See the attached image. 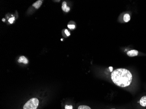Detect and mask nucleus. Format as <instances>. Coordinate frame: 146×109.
<instances>
[{"label": "nucleus", "mask_w": 146, "mask_h": 109, "mask_svg": "<svg viewBox=\"0 0 146 109\" xmlns=\"http://www.w3.org/2000/svg\"><path fill=\"white\" fill-rule=\"evenodd\" d=\"M111 79L116 85L126 87L131 84L133 76L128 70L125 68H118L112 72Z\"/></svg>", "instance_id": "1"}, {"label": "nucleus", "mask_w": 146, "mask_h": 109, "mask_svg": "<svg viewBox=\"0 0 146 109\" xmlns=\"http://www.w3.org/2000/svg\"><path fill=\"white\" fill-rule=\"evenodd\" d=\"M39 104V100L36 98H33L30 99L26 103L23 109H36Z\"/></svg>", "instance_id": "2"}, {"label": "nucleus", "mask_w": 146, "mask_h": 109, "mask_svg": "<svg viewBox=\"0 0 146 109\" xmlns=\"http://www.w3.org/2000/svg\"><path fill=\"white\" fill-rule=\"evenodd\" d=\"M127 55L129 57H134L138 55V52L136 50H132L127 52Z\"/></svg>", "instance_id": "3"}, {"label": "nucleus", "mask_w": 146, "mask_h": 109, "mask_svg": "<svg viewBox=\"0 0 146 109\" xmlns=\"http://www.w3.org/2000/svg\"><path fill=\"white\" fill-rule=\"evenodd\" d=\"M18 62L19 63H23L25 64L28 63V60L27 58L24 56H22L18 59Z\"/></svg>", "instance_id": "4"}, {"label": "nucleus", "mask_w": 146, "mask_h": 109, "mask_svg": "<svg viewBox=\"0 0 146 109\" xmlns=\"http://www.w3.org/2000/svg\"><path fill=\"white\" fill-rule=\"evenodd\" d=\"M62 9L64 12H68L70 10V8L67 6V3L66 1H63L62 3Z\"/></svg>", "instance_id": "5"}, {"label": "nucleus", "mask_w": 146, "mask_h": 109, "mask_svg": "<svg viewBox=\"0 0 146 109\" xmlns=\"http://www.w3.org/2000/svg\"><path fill=\"white\" fill-rule=\"evenodd\" d=\"M42 2H43V0H39L36 1L34 4H33V7H34L36 9H38L40 7L41 5H42Z\"/></svg>", "instance_id": "6"}, {"label": "nucleus", "mask_w": 146, "mask_h": 109, "mask_svg": "<svg viewBox=\"0 0 146 109\" xmlns=\"http://www.w3.org/2000/svg\"><path fill=\"white\" fill-rule=\"evenodd\" d=\"M140 104L143 107H146V96H143L141 98L140 101Z\"/></svg>", "instance_id": "7"}, {"label": "nucleus", "mask_w": 146, "mask_h": 109, "mask_svg": "<svg viewBox=\"0 0 146 109\" xmlns=\"http://www.w3.org/2000/svg\"><path fill=\"white\" fill-rule=\"evenodd\" d=\"M130 19V17L128 14H126L124 15V20L125 22H128L129 21Z\"/></svg>", "instance_id": "8"}, {"label": "nucleus", "mask_w": 146, "mask_h": 109, "mask_svg": "<svg viewBox=\"0 0 146 109\" xmlns=\"http://www.w3.org/2000/svg\"><path fill=\"white\" fill-rule=\"evenodd\" d=\"M78 109H91V108L87 106L81 105L78 107Z\"/></svg>", "instance_id": "9"}, {"label": "nucleus", "mask_w": 146, "mask_h": 109, "mask_svg": "<svg viewBox=\"0 0 146 109\" xmlns=\"http://www.w3.org/2000/svg\"><path fill=\"white\" fill-rule=\"evenodd\" d=\"M67 27L71 29H74L75 28V26L73 25H68L67 26Z\"/></svg>", "instance_id": "10"}, {"label": "nucleus", "mask_w": 146, "mask_h": 109, "mask_svg": "<svg viewBox=\"0 0 146 109\" xmlns=\"http://www.w3.org/2000/svg\"><path fill=\"white\" fill-rule=\"evenodd\" d=\"M65 109H73V106L72 105H66L65 106Z\"/></svg>", "instance_id": "11"}, {"label": "nucleus", "mask_w": 146, "mask_h": 109, "mask_svg": "<svg viewBox=\"0 0 146 109\" xmlns=\"http://www.w3.org/2000/svg\"><path fill=\"white\" fill-rule=\"evenodd\" d=\"M14 20H15V18L13 17V18H11L10 19H9L8 20V21L10 22V24H12Z\"/></svg>", "instance_id": "12"}, {"label": "nucleus", "mask_w": 146, "mask_h": 109, "mask_svg": "<svg viewBox=\"0 0 146 109\" xmlns=\"http://www.w3.org/2000/svg\"><path fill=\"white\" fill-rule=\"evenodd\" d=\"M65 32L66 35L67 36H69L70 35V33L68 31V30L67 29H66L65 30Z\"/></svg>", "instance_id": "13"}, {"label": "nucleus", "mask_w": 146, "mask_h": 109, "mask_svg": "<svg viewBox=\"0 0 146 109\" xmlns=\"http://www.w3.org/2000/svg\"><path fill=\"white\" fill-rule=\"evenodd\" d=\"M2 21H5V19L3 18V19H2Z\"/></svg>", "instance_id": "14"}, {"label": "nucleus", "mask_w": 146, "mask_h": 109, "mask_svg": "<svg viewBox=\"0 0 146 109\" xmlns=\"http://www.w3.org/2000/svg\"></svg>", "instance_id": "15"}]
</instances>
